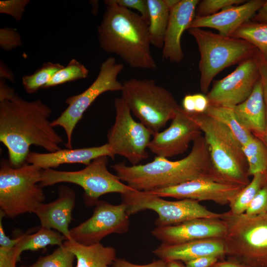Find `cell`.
I'll use <instances>...</instances> for the list:
<instances>
[{
    "label": "cell",
    "instance_id": "6da1fadb",
    "mask_svg": "<svg viewBox=\"0 0 267 267\" xmlns=\"http://www.w3.org/2000/svg\"><path fill=\"white\" fill-rule=\"evenodd\" d=\"M51 112L40 99L27 101L19 96L0 78V141L7 148L12 166L26 162L32 145L48 152L61 149L64 140L49 120Z\"/></svg>",
    "mask_w": 267,
    "mask_h": 267
},
{
    "label": "cell",
    "instance_id": "7a4b0ae2",
    "mask_svg": "<svg viewBox=\"0 0 267 267\" xmlns=\"http://www.w3.org/2000/svg\"><path fill=\"white\" fill-rule=\"evenodd\" d=\"M111 167L122 181L140 191H151L201 178L220 182L212 164L207 142L202 135L193 141L191 151L183 159L171 161L156 156L144 164L127 166L118 163Z\"/></svg>",
    "mask_w": 267,
    "mask_h": 267
},
{
    "label": "cell",
    "instance_id": "3957f363",
    "mask_svg": "<svg viewBox=\"0 0 267 267\" xmlns=\"http://www.w3.org/2000/svg\"><path fill=\"white\" fill-rule=\"evenodd\" d=\"M104 3L106 8L97 28L100 47L118 55L132 68L156 69L151 51L148 22L113 0Z\"/></svg>",
    "mask_w": 267,
    "mask_h": 267
},
{
    "label": "cell",
    "instance_id": "277c9868",
    "mask_svg": "<svg viewBox=\"0 0 267 267\" xmlns=\"http://www.w3.org/2000/svg\"><path fill=\"white\" fill-rule=\"evenodd\" d=\"M207 142L212 166L222 183L245 186L249 182L242 146L223 124L205 113H189Z\"/></svg>",
    "mask_w": 267,
    "mask_h": 267
},
{
    "label": "cell",
    "instance_id": "5b68a950",
    "mask_svg": "<svg viewBox=\"0 0 267 267\" xmlns=\"http://www.w3.org/2000/svg\"><path fill=\"white\" fill-rule=\"evenodd\" d=\"M221 219L227 226L225 256L246 267H267V212L251 216L228 211Z\"/></svg>",
    "mask_w": 267,
    "mask_h": 267
},
{
    "label": "cell",
    "instance_id": "8992f818",
    "mask_svg": "<svg viewBox=\"0 0 267 267\" xmlns=\"http://www.w3.org/2000/svg\"><path fill=\"white\" fill-rule=\"evenodd\" d=\"M187 31L195 39L200 53V88L203 94L208 92L213 79L220 72L240 64L259 52L254 45L241 39L202 28H190Z\"/></svg>",
    "mask_w": 267,
    "mask_h": 267
},
{
    "label": "cell",
    "instance_id": "52a82bcc",
    "mask_svg": "<svg viewBox=\"0 0 267 267\" xmlns=\"http://www.w3.org/2000/svg\"><path fill=\"white\" fill-rule=\"evenodd\" d=\"M0 165V212L9 218L34 213L45 200L40 185L43 170L26 162L14 167L4 159Z\"/></svg>",
    "mask_w": 267,
    "mask_h": 267
},
{
    "label": "cell",
    "instance_id": "ba28073f",
    "mask_svg": "<svg viewBox=\"0 0 267 267\" xmlns=\"http://www.w3.org/2000/svg\"><path fill=\"white\" fill-rule=\"evenodd\" d=\"M121 97L132 113L154 135L174 118L180 106L172 93L152 79H130L123 83Z\"/></svg>",
    "mask_w": 267,
    "mask_h": 267
},
{
    "label": "cell",
    "instance_id": "9c48e42d",
    "mask_svg": "<svg viewBox=\"0 0 267 267\" xmlns=\"http://www.w3.org/2000/svg\"><path fill=\"white\" fill-rule=\"evenodd\" d=\"M108 158L107 156L96 158L85 168L77 171L43 170L40 185L42 187L62 182L78 185L84 190L83 198L88 206L95 205L103 195L111 193L123 194L134 190L108 171Z\"/></svg>",
    "mask_w": 267,
    "mask_h": 267
},
{
    "label": "cell",
    "instance_id": "30bf717a",
    "mask_svg": "<svg viewBox=\"0 0 267 267\" xmlns=\"http://www.w3.org/2000/svg\"><path fill=\"white\" fill-rule=\"evenodd\" d=\"M121 195L130 216L145 210L156 212L158 217L155 224L157 227L178 224L194 219L222 217V213L212 212L192 199L168 201L149 192L135 190Z\"/></svg>",
    "mask_w": 267,
    "mask_h": 267
},
{
    "label": "cell",
    "instance_id": "8fae6325",
    "mask_svg": "<svg viewBox=\"0 0 267 267\" xmlns=\"http://www.w3.org/2000/svg\"><path fill=\"white\" fill-rule=\"evenodd\" d=\"M124 69L122 63H117L113 57H109L100 66L98 74L91 85L82 93L67 98V107L55 120L51 121L53 127H62L66 135L65 146L72 148V135L77 124L85 111L101 94L107 91H122L123 83L118 77Z\"/></svg>",
    "mask_w": 267,
    "mask_h": 267
},
{
    "label": "cell",
    "instance_id": "7c38bea8",
    "mask_svg": "<svg viewBox=\"0 0 267 267\" xmlns=\"http://www.w3.org/2000/svg\"><path fill=\"white\" fill-rule=\"evenodd\" d=\"M115 122L107 133V143L115 156L126 158L136 165L148 158L146 150L151 141V132L141 123L136 121L124 100L114 99Z\"/></svg>",
    "mask_w": 267,
    "mask_h": 267
},
{
    "label": "cell",
    "instance_id": "4fadbf2b",
    "mask_svg": "<svg viewBox=\"0 0 267 267\" xmlns=\"http://www.w3.org/2000/svg\"><path fill=\"white\" fill-rule=\"evenodd\" d=\"M259 52L238 64L223 78L214 83L206 94L209 105L233 108L251 94L261 77Z\"/></svg>",
    "mask_w": 267,
    "mask_h": 267
},
{
    "label": "cell",
    "instance_id": "5bb4252c",
    "mask_svg": "<svg viewBox=\"0 0 267 267\" xmlns=\"http://www.w3.org/2000/svg\"><path fill=\"white\" fill-rule=\"evenodd\" d=\"M95 206L89 218L70 229L72 240L90 245L100 243L109 234H124L128 231L130 216L124 203L113 205L99 200Z\"/></svg>",
    "mask_w": 267,
    "mask_h": 267
},
{
    "label": "cell",
    "instance_id": "9a60e30c",
    "mask_svg": "<svg viewBox=\"0 0 267 267\" xmlns=\"http://www.w3.org/2000/svg\"><path fill=\"white\" fill-rule=\"evenodd\" d=\"M170 126L154 134L148 148L157 156L169 158L183 154L190 143L202 135L199 126L189 113L179 106Z\"/></svg>",
    "mask_w": 267,
    "mask_h": 267
},
{
    "label": "cell",
    "instance_id": "2e32d148",
    "mask_svg": "<svg viewBox=\"0 0 267 267\" xmlns=\"http://www.w3.org/2000/svg\"><path fill=\"white\" fill-rule=\"evenodd\" d=\"M244 187L201 178L148 192L161 197H173L179 200L189 199L198 202L212 201L224 205L228 204Z\"/></svg>",
    "mask_w": 267,
    "mask_h": 267
},
{
    "label": "cell",
    "instance_id": "e0dca14e",
    "mask_svg": "<svg viewBox=\"0 0 267 267\" xmlns=\"http://www.w3.org/2000/svg\"><path fill=\"white\" fill-rule=\"evenodd\" d=\"M226 231L225 222L221 218H198L178 224L157 226L151 233L163 244H176L204 239H223Z\"/></svg>",
    "mask_w": 267,
    "mask_h": 267
},
{
    "label": "cell",
    "instance_id": "ac0fdd59",
    "mask_svg": "<svg viewBox=\"0 0 267 267\" xmlns=\"http://www.w3.org/2000/svg\"><path fill=\"white\" fill-rule=\"evenodd\" d=\"M265 1V0H248L210 16H195L188 29L210 28L217 30L221 35L233 37L243 24L251 20Z\"/></svg>",
    "mask_w": 267,
    "mask_h": 267
},
{
    "label": "cell",
    "instance_id": "d6986e66",
    "mask_svg": "<svg viewBox=\"0 0 267 267\" xmlns=\"http://www.w3.org/2000/svg\"><path fill=\"white\" fill-rule=\"evenodd\" d=\"M198 0H180L170 9L162 48V58L178 63L184 58L181 45L182 35L195 16Z\"/></svg>",
    "mask_w": 267,
    "mask_h": 267
},
{
    "label": "cell",
    "instance_id": "ffe728a7",
    "mask_svg": "<svg viewBox=\"0 0 267 267\" xmlns=\"http://www.w3.org/2000/svg\"><path fill=\"white\" fill-rule=\"evenodd\" d=\"M58 191L55 200L41 204L34 213L39 218L41 227L55 230L67 240H72L69 225L72 220L76 194L73 189L64 185L58 187Z\"/></svg>",
    "mask_w": 267,
    "mask_h": 267
},
{
    "label": "cell",
    "instance_id": "44dd1931",
    "mask_svg": "<svg viewBox=\"0 0 267 267\" xmlns=\"http://www.w3.org/2000/svg\"><path fill=\"white\" fill-rule=\"evenodd\" d=\"M102 156H107L112 159L115 157L107 143L98 146L60 149L45 153L30 151L26 162L42 170H46L65 164L79 163L86 166L94 159Z\"/></svg>",
    "mask_w": 267,
    "mask_h": 267
},
{
    "label": "cell",
    "instance_id": "7402d4cb",
    "mask_svg": "<svg viewBox=\"0 0 267 267\" xmlns=\"http://www.w3.org/2000/svg\"><path fill=\"white\" fill-rule=\"evenodd\" d=\"M153 254L168 262L178 261L186 262L200 257L215 256L222 259L225 257L222 239L196 240L176 244L162 243Z\"/></svg>",
    "mask_w": 267,
    "mask_h": 267
},
{
    "label": "cell",
    "instance_id": "603a6c76",
    "mask_svg": "<svg viewBox=\"0 0 267 267\" xmlns=\"http://www.w3.org/2000/svg\"><path fill=\"white\" fill-rule=\"evenodd\" d=\"M240 123L253 135L262 133L266 125V108L261 77L249 96L233 108Z\"/></svg>",
    "mask_w": 267,
    "mask_h": 267
},
{
    "label": "cell",
    "instance_id": "cb8c5ba5",
    "mask_svg": "<svg viewBox=\"0 0 267 267\" xmlns=\"http://www.w3.org/2000/svg\"><path fill=\"white\" fill-rule=\"evenodd\" d=\"M63 244L75 255L76 267H111L117 259L115 248L100 242L85 245L72 240Z\"/></svg>",
    "mask_w": 267,
    "mask_h": 267
},
{
    "label": "cell",
    "instance_id": "d4e9b609",
    "mask_svg": "<svg viewBox=\"0 0 267 267\" xmlns=\"http://www.w3.org/2000/svg\"><path fill=\"white\" fill-rule=\"evenodd\" d=\"M149 10V32L151 44L163 48L170 9L165 0H147Z\"/></svg>",
    "mask_w": 267,
    "mask_h": 267
},
{
    "label": "cell",
    "instance_id": "484cf974",
    "mask_svg": "<svg viewBox=\"0 0 267 267\" xmlns=\"http://www.w3.org/2000/svg\"><path fill=\"white\" fill-rule=\"evenodd\" d=\"M30 231L23 234L21 241L14 247L15 255L18 261L20 255L25 251H36L49 245H63L66 238L59 232L52 229L41 227L37 232Z\"/></svg>",
    "mask_w": 267,
    "mask_h": 267
},
{
    "label": "cell",
    "instance_id": "4316f807",
    "mask_svg": "<svg viewBox=\"0 0 267 267\" xmlns=\"http://www.w3.org/2000/svg\"><path fill=\"white\" fill-rule=\"evenodd\" d=\"M204 113L225 125L242 146L254 136L238 121L233 108L209 105Z\"/></svg>",
    "mask_w": 267,
    "mask_h": 267
},
{
    "label": "cell",
    "instance_id": "83f0119b",
    "mask_svg": "<svg viewBox=\"0 0 267 267\" xmlns=\"http://www.w3.org/2000/svg\"><path fill=\"white\" fill-rule=\"evenodd\" d=\"M233 37L245 40L254 45L263 61L267 63V25L250 20L243 24Z\"/></svg>",
    "mask_w": 267,
    "mask_h": 267
},
{
    "label": "cell",
    "instance_id": "f1b7e54d",
    "mask_svg": "<svg viewBox=\"0 0 267 267\" xmlns=\"http://www.w3.org/2000/svg\"><path fill=\"white\" fill-rule=\"evenodd\" d=\"M242 150L247 161L249 176L264 174L267 170V149L263 142L254 135L242 146Z\"/></svg>",
    "mask_w": 267,
    "mask_h": 267
},
{
    "label": "cell",
    "instance_id": "f546056e",
    "mask_svg": "<svg viewBox=\"0 0 267 267\" xmlns=\"http://www.w3.org/2000/svg\"><path fill=\"white\" fill-rule=\"evenodd\" d=\"M253 179L228 204L229 210L235 215L245 213L259 190L267 182L263 173L254 175Z\"/></svg>",
    "mask_w": 267,
    "mask_h": 267
},
{
    "label": "cell",
    "instance_id": "4dcf8cb0",
    "mask_svg": "<svg viewBox=\"0 0 267 267\" xmlns=\"http://www.w3.org/2000/svg\"><path fill=\"white\" fill-rule=\"evenodd\" d=\"M64 67L58 63L47 62L33 74L22 77V84L25 90L28 93H34L44 87L51 80L55 74Z\"/></svg>",
    "mask_w": 267,
    "mask_h": 267
},
{
    "label": "cell",
    "instance_id": "1f68e13d",
    "mask_svg": "<svg viewBox=\"0 0 267 267\" xmlns=\"http://www.w3.org/2000/svg\"><path fill=\"white\" fill-rule=\"evenodd\" d=\"M89 71L86 66L73 59L65 66L57 71L43 89L55 87L67 82L86 78Z\"/></svg>",
    "mask_w": 267,
    "mask_h": 267
},
{
    "label": "cell",
    "instance_id": "d6a6232c",
    "mask_svg": "<svg viewBox=\"0 0 267 267\" xmlns=\"http://www.w3.org/2000/svg\"><path fill=\"white\" fill-rule=\"evenodd\" d=\"M75 259L74 254L63 244L50 254L41 256L31 266L24 267H73Z\"/></svg>",
    "mask_w": 267,
    "mask_h": 267
},
{
    "label": "cell",
    "instance_id": "836d02e7",
    "mask_svg": "<svg viewBox=\"0 0 267 267\" xmlns=\"http://www.w3.org/2000/svg\"><path fill=\"white\" fill-rule=\"evenodd\" d=\"M244 0H203L198 3L195 16L206 17L215 14L227 7L242 4Z\"/></svg>",
    "mask_w": 267,
    "mask_h": 267
},
{
    "label": "cell",
    "instance_id": "e575fe53",
    "mask_svg": "<svg viewBox=\"0 0 267 267\" xmlns=\"http://www.w3.org/2000/svg\"><path fill=\"white\" fill-rule=\"evenodd\" d=\"M29 0H5L0 1V12L9 15L20 21Z\"/></svg>",
    "mask_w": 267,
    "mask_h": 267
},
{
    "label": "cell",
    "instance_id": "d590c367",
    "mask_svg": "<svg viewBox=\"0 0 267 267\" xmlns=\"http://www.w3.org/2000/svg\"><path fill=\"white\" fill-rule=\"evenodd\" d=\"M267 212V182L257 192L245 213L256 216Z\"/></svg>",
    "mask_w": 267,
    "mask_h": 267
},
{
    "label": "cell",
    "instance_id": "8d00e7d4",
    "mask_svg": "<svg viewBox=\"0 0 267 267\" xmlns=\"http://www.w3.org/2000/svg\"><path fill=\"white\" fill-rule=\"evenodd\" d=\"M22 44L20 35L15 29L10 27L0 29V46L2 49L9 51Z\"/></svg>",
    "mask_w": 267,
    "mask_h": 267
},
{
    "label": "cell",
    "instance_id": "74e56055",
    "mask_svg": "<svg viewBox=\"0 0 267 267\" xmlns=\"http://www.w3.org/2000/svg\"><path fill=\"white\" fill-rule=\"evenodd\" d=\"M260 74L263 85L264 99L266 108V125L265 129L262 133L254 135L263 142L267 149V63L264 62L262 60L260 65ZM264 174L267 182V170Z\"/></svg>",
    "mask_w": 267,
    "mask_h": 267
},
{
    "label": "cell",
    "instance_id": "f35d334b",
    "mask_svg": "<svg viewBox=\"0 0 267 267\" xmlns=\"http://www.w3.org/2000/svg\"><path fill=\"white\" fill-rule=\"evenodd\" d=\"M118 5L138 11L149 23V10L147 0H113Z\"/></svg>",
    "mask_w": 267,
    "mask_h": 267
},
{
    "label": "cell",
    "instance_id": "ab89813d",
    "mask_svg": "<svg viewBox=\"0 0 267 267\" xmlns=\"http://www.w3.org/2000/svg\"><path fill=\"white\" fill-rule=\"evenodd\" d=\"M4 217V215L0 212V248L9 250L14 248L22 239L23 234L14 239H10L6 235L2 222V219Z\"/></svg>",
    "mask_w": 267,
    "mask_h": 267
},
{
    "label": "cell",
    "instance_id": "60d3db41",
    "mask_svg": "<svg viewBox=\"0 0 267 267\" xmlns=\"http://www.w3.org/2000/svg\"><path fill=\"white\" fill-rule=\"evenodd\" d=\"M111 267H168L167 262L160 259L146 265H136L124 259L117 258Z\"/></svg>",
    "mask_w": 267,
    "mask_h": 267
},
{
    "label": "cell",
    "instance_id": "b9f144b4",
    "mask_svg": "<svg viewBox=\"0 0 267 267\" xmlns=\"http://www.w3.org/2000/svg\"><path fill=\"white\" fill-rule=\"evenodd\" d=\"M18 262L14 248L9 250L0 248V267H16Z\"/></svg>",
    "mask_w": 267,
    "mask_h": 267
},
{
    "label": "cell",
    "instance_id": "7bdbcfd3",
    "mask_svg": "<svg viewBox=\"0 0 267 267\" xmlns=\"http://www.w3.org/2000/svg\"><path fill=\"white\" fill-rule=\"evenodd\" d=\"M220 260L215 256L200 257L183 263L186 267H210Z\"/></svg>",
    "mask_w": 267,
    "mask_h": 267
},
{
    "label": "cell",
    "instance_id": "ee69618b",
    "mask_svg": "<svg viewBox=\"0 0 267 267\" xmlns=\"http://www.w3.org/2000/svg\"><path fill=\"white\" fill-rule=\"evenodd\" d=\"M193 95L195 106L194 113H204L209 106V102L206 95L198 93L193 94Z\"/></svg>",
    "mask_w": 267,
    "mask_h": 267
},
{
    "label": "cell",
    "instance_id": "f6af8a7d",
    "mask_svg": "<svg viewBox=\"0 0 267 267\" xmlns=\"http://www.w3.org/2000/svg\"><path fill=\"white\" fill-rule=\"evenodd\" d=\"M252 21L267 25V0L251 19Z\"/></svg>",
    "mask_w": 267,
    "mask_h": 267
},
{
    "label": "cell",
    "instance_id": "bcb514c9",
    "mask_svg": "<svg viewBox=\"0 0 267 267\" xmlns=\"http://www.w3.org/2000/svg\"><path fill=\"white\" fill-rule=\"evenodd\" d=\"M182 108L188 113H195V106L193 94H186L182 101Z\"/></svg>",
    "mask_w": 267,
    "mask_h": 267
},
{
    "label": "cell",
    "instance_id": "7dc6e473",
    "mask_svg": "<svg viewBox=\"0 0 267 267\" xmlns=\"http://www.w3.org/2000/svg\"><path fill=\"white\" fill-rule=\"evenodd\" d=\"M210 267H246L237 261L227 258L226 260L219 261Z\"/></svg>",
    "mask_w": 267,
    "mask_h": 267
},
{
    "label": "cell",
    "instance_id": "c3c4849f",
    "mask_svg": "<svg viewBox=\"0 0 267 267\" xmlns=\"http://www.w3.org/2000/svg\"><path fill=\"white\" fill-rule=\"evenodd\" d=\"M0 78H5L12 81H13L14 77H13V74L10 73V71L6 68V66L1 63L0 64Z\"/></svg>",
    "mask_w": 267,
    "mask_h": 267
},
{
    "label": "cell",
    "instance_id": "681fc988",
    "mask_svg": "<svg viewBox=\"0 0 267 267\" xmlns=\"http://www.w3.org/2000/svg\"><path fill=\"white\" fill-rule=\"evenodd\" d=\"M167 266L168 267H186L183 262L178 261L168 262Z\"/></svg>",
    "mask_w": 267,
    "mask_h": 267
}]
</instances>
